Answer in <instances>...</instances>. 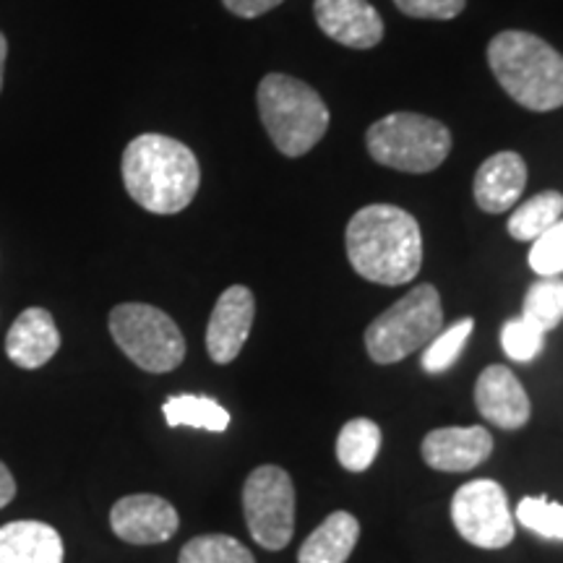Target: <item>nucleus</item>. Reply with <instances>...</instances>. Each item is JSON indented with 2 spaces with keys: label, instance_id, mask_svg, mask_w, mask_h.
Wrapping results in <instances>:
<instances>
[{
  "label": "nucleus",
  "instance_id": "nucleus-1",
  "mask_svg": "<svg viewBox=\"0 0 563 563\" xmlns=\"http://www.w3.org/2000/svg\"><path fill=\"white\" fill-rule=\"evenodd\" d=\"M344 245L352 269L376 285H407L422 266L420 224L410 211L391 203H371L357 211L347 224Z\"/></svg>",
  "mask_w": 563,
  "mask_h": 563
},
{
  "label": "nucleus",
  "instance_id": "nucleus-2",
  "mask_svg": "<svg viewBox=\"0 0 563 563\" xmlns=\"http://www.w3.org/2000/svg\"><path fill=\"white\" fill-rule=\"evenodd\" d=\"M123 183L141 209L152 214H178L199 191V159L178 139L144 133L125 146Z\"/></svg>",
  "mask_w": 563,
  "mask_h": 563
},
{
  "label": "nucleus",
  "instance_id": "nucleus-3",
  "mask_svg": "<svg viewBox=\"0 0 563 563\" xmlns=\"http://www.w3.org/2000/svg\"><path fill=\"white\" fill-rule=\"evenodd\" d=\"M488 66L501 89L532 112L563 108V55L530 32H501L488 45Z\"/></svg>",
  "mask_w": 563,
  "mask_h": 563
},
{
  "label": "nucleus",
  "instance_id": "nucleus-4",
  "mask_svg": "<svg viewBox=\"0 0 563 563\" xmlns=\"http://www.w3.org/2000/svg\"><path fill=\"white\" fill-rule=\"evenodd\" d=\"M258 115L285 157H302L329 131V108L316 89L287 74L264 76L256 91Z\"/></svg>",
  "mask_w": 563,
  "mask_h": 563
},
{
  "label": "nucleus",
  "instance_id": "nucleus-5",
  "mask_svg": "<svg viewBox=\"0 0 563 563\" xmlns=\"http://www.w3.org/2000/svg\"><path fill=\"white\" fill-rule=\"evenodd\" d=\"M368 154L378 165L402 173H431L452 152V133L435 118L391 112L365 133Z\"/></svg>",
  "mask_w": 563,
  "mask_h": 563
},
{
  "label": "nucleus",
  "instance_id": "nucleus-6",
  "mask_svg": "<svg viewBox=\"0 0 563 563\" xmlns=\"http://www.w3.org/2000/svg\"><path fill=\"white\" fill-rule=\"evenodd\" d=\"M443 327L441 295L433 285H418L373 319L365 329V350L371 361L391 365L405 361L415 350H422Z\"/></svg>",
  "mask_w": 563,
  "mask_h": 563
},
{
  "label": "nucleus",
  "instance_id": "nucleus-7",
  "mask_svg": "<svg viewBox=\"0 0 563 563\" xmlns=\"http://www.w3.org/2000/svg\"><path fill=\"white\" fill-rule=\"evenodd\" d=\"M110 334L125 357L146 373H170L186 357L178 323L146 302H123L110 313Z\"/></svg>",
  "mask_w": 563,
  "mask_h": 563
},
{
  "label": "nucleus",
  "instance_id": "nucleus-8",
  "mask_svg": "<svg viewBox=\"0 0 563 563\" xmlns=\"http://www.w3.org/2000/svg\"><path fill=\"white\" fill-rule=\"evenodd\" d=\"M243 514L251 538L266 551H282L295 532V485L277 464H264L243 485Z\"/></svg>",
  "mask_w": 563,
  "mask_h": 563
},
{
  "label": "nucleus",
  "instance_id": "nucleus-9",
  "mask_svg": "<svg viewBox=\"0 0 563 563\" xmlns=\"http://www.w3.org/2000/svg\"><path fill=\"white\" fill-rule=\"evenodd\" d=\"M452 522L467 543L498 551L514 540V519L506 490L496 481L464 483L452 498Z\"/></svg>",
  "mask_w": 563,
  "mask_h": 563
},
{
  "label": "nucleus",
  "instance_id": "nucleus-10",
  "mask_svg": "<svg viewBox=\"0 0 563 563\" xmlns=\"http://www.w3.org/2000/svg\"><path fill=\"white\" fill-rule=\"evenodd\" d=\"M110 527L131 545H159L178 532L180 519L170 501L152 493L123 496L110 511Z\"/></svg>",
  "mask_w": 563,
  "mask_h": 563
},
{
  "label": "nucleus",
  "instance_id": "nucleus-11",
  "mask_svg": "<svg viewBox=\"0 0 563 563\" xmlns=\"http://www.w3.org/2000/svg\"><path fill=\"white\" fill-rule=\"evenodd\" d=\"M253 319H256V300L243 285H232L220 295L207 327V350L214 363L228 365L241 355L249 342Z\"/></svg>",
  "mask_w": 563,
  "mask_h": 563
},
{
  "label": "nucleus",
  "instance_id": "nucleus-12",
  "mask_svg": "<svg viewBox=\"0 0 563 563\" xmlns=\"http://www.w3.org/2000/svg\"><path fill=\"white\" fill-rule=\"evenodd\" d=\"M313 16L329 40L352 51H371L384 40V19L368 0H316Z\"/></svg>",
  "mask_w": 563,
  "mask_h": 563
},
{
  "label": "nucleus",
  "instance_id": "nucleus-13",
  "mask_svg": "<svg viewBox=\"0 0 563 563\" xmlns=\"http://www.w3.org/2000/svg\"><path fill=\"white\" fill-rule=\"evenodd\" d=\"M477 412L504 431H517L530 420L532 405L519 378L506 365H488L475 384Z\"/></svg>",
  "mask_w": 563,
  "mask_h": 563
},
{
  "label": "nucleus",
  "instance_id": "nucleus-14",
  "mask_svg": "<svg viewBox=\"0 0 563 563\" xmlns=\"http://www.w3.org/2000/svg\"><path fill=\"white\" fill-rule=\"evenodd\" d=\"M493 452V435L483 426L439 428L422 439L420 454L439 473H467Z\"/></svg>",
  "mask_w": 563,
  "mask_h": 563
},
{
  "label": "nucleus",
  "instance_id": "nucleus-15",
  "mask_svg": "<svg viewBox=\"0 0 563 563\" xmlns=\"http://www.w3.org/2000/svg\"><path fill=\"white\" fill-rule=\"evenodd\" d=\"M60 350V332L55 319L45 308H26L16 321L11 323L9 336H5V355L13 365L24 371L42 368L53 361L55 352Z\"/></svg>",
  "mask_w": 563,
  "mask_h": 563
},
{
  "label": "nucleus",
  "instance_id": "nucleus-16",
  "mask_svg": "<svg viewBox=\"0 0 563 563\" xmlns=\"http://www.w3.org/2000/svg\"><path fill=\"white\" fill-rule=\"evenodd\" d=\"M527 186V162L517 152H498L477 167L475 201L488 214H501L519 201Z\"/></svg>",
  "mask_w": 563,
  "mask_h": 563
},
{
  "label": "nucleus",
  "instance_id": "nucleus-17",
  "mask_svg": "<svg viewBox=\"0 0 563 563\" xmlns=\"http://www.w3.org/2000/svg\"><path fill=\"white\" fill-rule=\"evenodd\" d=\"M66 548L55 527L21 519L0 527V563H63Z\"/></svg>",
  "mask_w": 563,
  "mask_h": 563
},
{
  "label": "nucleus",
  "instance_id": "nucleus-18",
  "mask_svg": "<svg viewBox=\"0 0 563 563\" xmlns=\"http://www.w3.org/2000/svg\"><path fill=\"white\" fill-rule=\"evenodd\" d=\"M357 538H361V522L350 511L329 514L306 538L298 563H347Z\"/></svg>",
  "mask_w": 563,
  "mask_h": 563
},
{
  "label": "nucleus",
  "instance_id": "nucleus-19",
  "mask_svg": "<svg viewBox=\"0 0 563 563\" xmlns=\"http://www.w3.org/2000/svg\"><path fill=\"white\" fill-rule=\"evenodd\" d=\"M165 420L170 428H196V431L222 433L230 428V412L211 397H196V394H178L162 405Z\"/></svg>",
  "mask_w": 563,
  "mask_h": 563
},
{
  "label": "nucleus",
  "instance_id": "nucleus-20",
  "mask_svg": "<svg viewBox=\"0 0 563 563\" xmlns=\"http://www.w3.org/2000/svg\"><path fill=\"white\" fill-rule=\"evenodd\" d=\"M378 449H382V428L368 418L344 422L336 435V460L350 473H365L376 462Z\"/></svg>",
  "mask_w": 563,
  "mask_h": 563
},
{
  "label": "nucleus",
  "instance_id": "nucleus-21",
  "mask_svg": "<svg viewBox=\"0 0 563 563\" xmlns=\"http://www.w3.org/2000/svg\"><path fill=\"white\" fill-rule=\"evenodd\" d=\"M563 217V194L543 191L517 207L509 217V235L514 241H538L548 228H553Z\"/></svg>",
  "mask_w": 563,
  "mask_h": 563
},
{
  "label": "nucleus",
  "instance_id": "nucleus-22",
  "mask_svg": "<svg viewBox=\"0 0 563 563\" xmlns=\"http://www.w3.org/2000/svg\"><path fill=\"white\" fill-rule=\"evenodd\" d=\"M178 563H256V559L230 534H199L183 545Z\"/></svg>",
  "mask_w": 563,
  "mask_h": 563
},
{
  "label": "nucleus",
  "instance_id": "nucleus-23",
  "mask_svg": "<svg viewBox=\"0 0 563 563\" xmlns=\"http://www.w3.org/2000/svg\"><path fill=\"white\" fill-rule=\"evenodd\" d=\"M525 319L548 334L563 319V282L559 277H543L525 295Z\"/></svg>",
  "mask_w": 563,
  "mask_h": 563
},
{
  "label": "nucleus",
  "instance_id": "nucleus-24",
  "mask_svg": "<svg viewBox=\"0 0 563 563\" xmlns=\"http://www.w3.org/2000/svg\"><path fill=\"white\" fill-rule=\"evenodd\" d=\"M475 321L462 319L456 321L454 327L443 329L433 336L431 342L426 344V352H422V371L431 373V376H439V373H446L452 365L460 361L464 344H467L470 334H473Z\"/></svg>",
  "mask_w": 563,
  "mask_h": 563
},
{
  "label": "nucleus",
  "instance_id": "nucleus-25",
  "mask_svg": "<svg viewBox=\"0 0 563 563\" xmlns=\"http://www.w3.org/2000/svg\"><path fill=\"white\" fill-rule=\"evenodd\" d=\"M517 522L545 540H563V504L545 496H527L517 506Z\"/></svg>",
  "mask_w": 563,
  "mask_h": 563
},
{
  "label": "nucleus",
  "instance_id": "nucleus-26",
  "mask_svg": "<svg viewBox=\"0 0 563 563\" xmlns=\"http://www.w3.org/2000/svg\"><path fill=\"white\" fill-rule=\"evenodd\" d=\"M501 347L511 361L517 363H530L540 355L545 347V332L534 327L532 321H527L525 316L511 319L504 323L501 329Z\"/></svg>",
  "mask_w": 563,
  "mask_h": 563
},
{
  "label": "nucleus",
  "instance_id": "nucleus-27",
  "mask_svg": "<svg viewBox=\"0 0 563 563\" xmlns=\"http://www.w3.org/2000/svg\"><path fill=\"white\" fill-rule=\"evenodd\" d=\"M530 266L540 277H559L563 272V220L548 228L538 241H532Z\"/></svg>",
  "mask_w": 563,
  "mask_h": 563
},
{
  "label": "nucleus",
  "instance_id": "nucleus-28",
  "mask_svg": "<svg viewBox=\"0 0 563 563\" xmlns=\"http://www.w3.org/2000/svg\"><path fill=\"white\" fill-rule=\"evenodd\" d=\"M467 0H394L399 11L410 19H433L449 21L464 11Z\"/></svg>",
  "mask_w": 563,
  "mask_h": 563
},
{
  "label": "nucleus",
  "instance_id": "nucleus-29",
  "mask_svg": "<svg viewBox=\"0 0 563 563\" xmlns=\"http://www.w3.org/2000/svg\"><path fill=\"white\" fill-rule=\"evenodd\" d=\"M224 9L230 13H235V16L241 19H256V16H264V13H269L277 9V5L285 3V0H222Z\"/></svg>",
  "mask_w": 563,
  "mask_h": 563
},
{
  "label": "nucleus",
  "instance_id": "nucleus-30",
  "mask_svg": "<svg viewBox=\"0 0 563 563\" xmlns=\"http://www.w3.org/2000/svg\"><path fill=\"white\" fill-rule=\"evenodd\" d=\"M16 496V481H13L11 470L0 462V509H5Z\"/></svg>",
  "mask_w": 563,
  "mask_h": 563
},
{
  "label": "nucleus",
  "instance_id": "nucleus-31",
  "mask_svg": "<svg viewBox=\"0 0 563 563\" xmlns=\"http://www.w3.org/2000/svg\"><path fill=\"white\" fill-rule=\"evenodd\" d=\"M5 55H9V42L0 34V89H3V68H5Z\"/></svg>",
  "mask_w": 563,
  "mask_h": 563
}]
</instances>
